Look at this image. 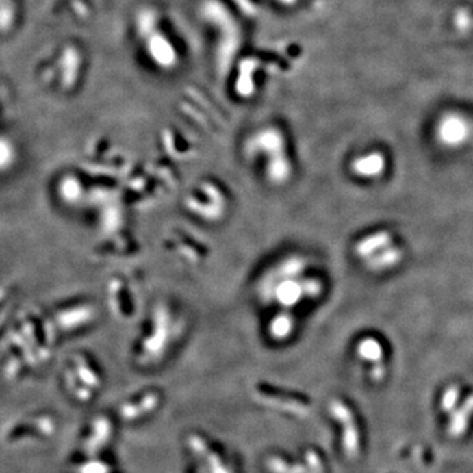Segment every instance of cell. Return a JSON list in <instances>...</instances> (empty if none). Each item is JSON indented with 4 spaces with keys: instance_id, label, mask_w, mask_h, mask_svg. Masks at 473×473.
Returning a JSON list of instances; mask_svg holds the SVG:
<instances>
[{
    "instance_id": "cell-1",
    "label": "cell",
    "mask_w": 473,
    "mask_h": 473,
    "mask_svg": "<svg viewBox=\"0 0 473 473\" xmlns=\"http://www.w3.org/2000/svg\"><path fill=\"white\" fill-rule=\"evenodd\" d=\"M391 238V234L388 231H385V230L377 231L375 234L368 235L364 240H361L357 246V251L361 257H367L370 254H374L376 250H380L381 247L389 245Z\"/></svg>"
},
{
    "instance_id": "cell-2",
    "label": "cell",
    "mask_w": 473,
    "mask_h": 473,
    "mask_svg": "<svg viewBox=\"0 0 473 473\" xmlns=\"http://www.w3.org/2000/svg\"><path fill=\"white\" fill-rule=\"evenodd\" d=\"M385 161L380 154H371L354 162V171L364 177H374L383 172Z\"/></svg>"
},
{
    "instance_id": "cell-3",
    "label": "cell",
    "mask_w": 473,
    "mask_h": 473,
    "mask_svg": "<svg viewBox=\"0 0 473 473\" xmlns=\"http://www.w3.org/2000/svg\"><path fill=\"white\" fill-rule=\"evenodd\" d=\"M441 136L448 144H459L465 137L464 124L457 120H450L442 127Z\"/></svg>"
},
{
    "instance_id": "cell-4",
    "label": "cell",
    "mask_w": 473,
    "mask_h": 473,
    "mask_svg": "<svg viewBox=\"0 0 473 473\" xmlns=\"http://www.w3.org/2000/svg\"><path fill=\"white\" fill-rule=\"evenodd\" d=\"M358 351H359L360 357H363L364 359L379 361L383 358L381 344L374 338H368V340L361 341L359 347H358Z\"/></svg>"
},
{
    "instance_id": "cell-5",
    "label": "cell",
    "mask_w": 473,
    "mask_h": 473,
    "mask_svg": "<svg viewBox=\"0 0 473 473\" xmlns=\"http://www.w3.org/2000/svg\"><path fill=\"white\" fill-rule=\"evenodd\" d=\"M400 259H401V251L396 247H391L375 255L374 259L371 261V266L375 268H385V267H391L393 264H396Z\"/></svg>"
},
{
    "instance_id": "cell-6",
    "label": "cell",
    "mask_w": 473,
    "mask_h": 473,
    "mask_svg": "<svg viewBox=\"0 0 473 473\" xmlns=\"http://www.w3.org/2000/svg\"><path fill=\"white\" fill-rule=\"evenodd\" d=\"M12 158H14L12 149L5 141L0 140V168L7 167L8 164H11Z\"/></svg>"
},
{
    "instance_id": "cell-7",
    "label": "cell",
    "mask_w": 473,
    "mask_h": 473,
    "mask_svg": "<svg viewBox=\"0 0 473 473\" xmlns=\"http://www.w3.org/2000/svg\"><path fill=\"white\" fill-rule=\"evenodd\" d=\"M457 396H459V389H457V387L450 388V391H447L446 396H444L443 407L446 409H450L451 407H454L455 402H457Z\"/></svg>"
}]
</instances>
